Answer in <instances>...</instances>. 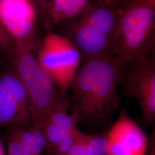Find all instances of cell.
<instances>
[{"instance_id":"obj_22","label":"cell","mask_w":155,"mask_h":155,"mask_svg":"<svg viewBox=\"0 0 155 155\" xmlns=\"http://www.w3.org/2000/svg\"><path fill=\"white\" fill-rule=\"evenodd\" d=\"M0 155H4V152H3V148L2 147V145L0 143Z\"/></svg>"},{"instance_id":"obj_14","label":"cell","mask_w":155,"mask_h":155,"mask_svg":"<svg viewBox=\"0 0 155 155\" xmlns=\"http://www.w3.org/2000/svg\"><path fill=\"white\" fill-rule=\"evenodd\" d=\"M43 133L46 141L45 148H48L50 150L52 151L61 139L64 132L55 124L47 119L45 122Z\"/></svg>"},{"instance_id":"obj_4","label":"cell","mask_w":155,"mask_h":155,"mask_svg":"<svg viewBox=\"0 0 155 155\" xmlns=\"http://www.w3.org/2000/svg\"><path fill=\"white\" fill-rule=\"evenodd\" d=\"M8 58L30 101L33 113V124L31 127L43 132L50 113L58 107L68 106V101L60 94L50 75L39 65L33 52L16 48Z\"/></svg>"},{"instance_id":"obj_1","label":"cell","mask_w":155,"mask_h":155,"mask_svg":"<svg viewBox=\"0 0 155 155\" xmlns=\"http://www.w3.org/2000/svg\"><path fill=\"white\" fill-rule=\"evenodd\" d=\"M121 67L111 56L83 61L70 89L72 114L76 124L90 127L104 125L119 105L117 88Z\"/></svg>"},{"instance_id":"obj_20","label":"cell","mask_w":155,"mask_h":155,"mask_svg":"<svg viewBox=\"0 0 155 155\" xmlns=\"http://www.w3.org/2000/svg\"><path fill=\"white\" fill-rule=\"evenodd\" d=\"M101 3L124 7L130 0H93Z\"/></svg>"},{"instance_id":"obj_9","label":"cell","mask_w":155,"mask_h":155,"mask_svg":"<svg viewBox=\"0 0 155 155\" xmlns=\"http://www.w3.org/2000/svg\"><path fill=\"white\" fill-rule=\"evenodd\" d=\"M105 137L107 155H145L148 148L144 132L124 109Z\"/></svg>"},{"instance_id":"obj_13","label":"cell","mask_w":155,"mask_h":155,"mask_svg":"<svg viewBox=\"0 0 155 155\" xmlns=\"http://www.w3.org/2000/svg\"><path fill=\"white\" fill-rule=\"evenodd\" d=\"M7 128L5 138L8 145V155H33L22 144L14 127Z\"/></svg>"},{"instance_id":"obj_16","label":"cell","mask_w":155,"mask_h":155,"mask_svg":"<svg viewBox=\"0 0 155 155\" xmlns=\"http://www.w3.org/2000/svg\"><path fill=\"white\" fill-rule=\"evenodd\" d=\"M16 48V43L0 18V53L7 57L13 54Z\"/></svg>"},{"instance_id":"obj_10","label":"cell","mask_w":155,"mask_h":155,"mask_svg":"<svg viewBox=\"0 0 155 155\" xmlns=\"http://www.w3.org/2000/svg\"><path fill=\"white\" fill-rule=\"evenodd\" d=\"M91 0H54L50 13L51 24H63L80 15Z\"/></svg>"},{"instance_id":"obj_12","label":"cell","mask_w":155,"mask_h":155,"mask_svg":"<svg viewBox=\"0 0 155 155\" xmlns=\"http://www.w3.org/2000/svg\"><path fill=\"white\" fill-rule=\"evenodd\" d=\"M68 106H63L50 113L48 120L53 122L64 133L75 132L79 129L71 114L67 113Z\"/></svg>"},{"instance_id":"obj_19","label":"cell","mask_w":155,"mask_h":155,"mask_svg":"<svg viewBox=\"0 0 155 155\" xmlns=\"http://www.w3.org/2000/svg\"><path fill=\"white\" fill-rule=\"evenodd\" d=\"M87 148L86 134L78 131L74 142L66 155H84Z\"/></svg>"},{"instance_id":"obj_21","label":"cell","mask_w":155,"mask_h":155,"mask_svg":"<svg viewBox=\"0 0 155 155\" xmlns=\"http://www.w3.org/2000/svg\"><path fill=\"white\" fill-rule=\"evenodd\" d=\"M148 148H149V155H155V130L151 134L148 140Z\"/></svg>"},{"instance_id":"obj_2","label":"cell","mask_w":155,"mask_h":155,"mask_svg":"<svg viewBox=\"0 0 155 155\" xmlns=\"http://www.w3.org/2000/svg\"><path fill=\"white\" fill-rule=\"evenodd\" d=\"M123 8L91 0L80 15L63 24V35L77 48L82 61L111 56L113 38Z\"/></svg>"},{"instance_id":"obj_6","label":"cell","mask_w":155,"mask_h":155,"mask_svg":"<svg viewBox=\"0 0 155 155\" xmlns=\"http://www.w3.org/2000/svg\"><path fill=\"white\" fill-rule=\"evenodd\" d=\"M119 84H122L125 95L137 102L144 125H152L155 120L154 54L141 57L122 67Z\"/></svg>"},{"instance_id":"obj_18","label":"cell","mask_w":155,"mask_h":155,"mask_svg":"<svg viewBox=\"0 0 155 155\" xmlns=\"http://www.w3.org/2000/svg\"><path fill=\"white\" fill-rule=\"evenodd\" d=\"M37 9L38 16L41 18L45 26H50V13L54 0H33Z\"/></svg>"},{"instance_id":"obj_8","label":"cell","mask_w":155,"mask_h":155,"mask_svg":"<svg viewBox=\"0 0 155 155\" xmlns=\"http://www.w3.org/2000/svg\"><path fill=\"white\" fill-rule=\"evenodd\" d=\"M38 17L33 0H0V18L16 48L33 53L39 49L36 31Z\"/></svg>"},{"instance_id":"obj_3","label":"cell","mask_w":155,"mask_h":155,"mask_svg":"<svg viewBox=\"0 0 155 155\" xmlns=\"http://www.w3.org/2000/svg\"><path fill=\"white\" fill-rule=\"evenodd\" d=\"M155 0H130L114 33L111 56L121 67L155 51Z\"/></svg>"},{"instance_id":"obj_15","label":"cell","mask_w":155,"mask_h":155,"mask_svg":"<svg viewBox=\"0 0 155 155\" xmlns=\"http://www.w3.org/2000/svg\"><path fill=\"white\" fill-rule=\"evenodd\" d=\"M87 146L91 155H107V140L106 137L87 134Z\"/></svg>"},{"instance_id":"obj_7","label":"cell","mask_w":155,"mask_h":155,"mask_svg":"<svg viewBox=\"0 0 155 155\" xmlns=\"http://www.w3.org/2000/svg\"><path fill=\"white\" fill-rule=\"evenodd\" d=\"M33 113L28 94L15 69L0 74V127H29Z\"/></svg>"},{"instance_id":"obj_17","label":"cell","mask_w":155,"mask_h":155,"mask_svg":"<svg viewBox=\"0 0 155 155\" xmlns=\"http://www.w3.org/2000/svg\"><path fill=\"white\" fill-rule=\"evenodd\" d=\"M79 129L75 132L63 133L61 139L52 152L56 155H66L71 148Z\"/></svg>"},{"instance_id":"obj_11","label":"cell","mask_w":155,"mask_h":155,"mask_svg":"<svg viewBox=\"0 0 155 155\" xmlns=\"http://www.w3.org/2000/svg\"><path fill=\"white\" fill-rule=\"evenodd\" d=\"M19 139L33 155H40L46 147L43 133L33 127H13Z\"/></svg>"},{"instance_id":"obj_5","label":"cell","mask_w":155,"mask_h":155,"mask_svg":"<svg viewBox=\"0 0 155 155\" xmlns=\"http://www.w3.org/2000/svg\"><path fill=\"white\" fill-rule=\"evenodd\" d=\"M36 58L60 94L66 97L81 61L75 45L64 35L49 31L40 45Z\"/></svg>"}]
</instances>
